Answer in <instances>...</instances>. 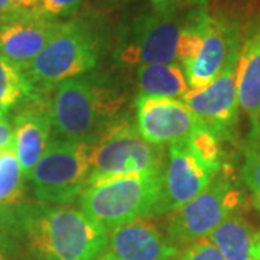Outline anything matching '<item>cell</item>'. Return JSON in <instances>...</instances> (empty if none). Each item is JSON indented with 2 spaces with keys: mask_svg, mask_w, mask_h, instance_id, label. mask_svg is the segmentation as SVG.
<instances>
[{
  "mask_svg": "<svg viewBox=\"0 0 260 260\" xmlns=\"http://www.w3.org/2000/svg\"><path fill=\"white\" fill-rule=\"evenodd\" d=\"M44 0H12V9L19 13H39Z\"/></svg>",
  "mask_w": 260,
  "mask_h": 260,
  "instance_id": "83f0119b",
  "label": "cell"
},
{
  "mask_svg": "<svg viewBox=\"0 0 260 260\" xmlns=\"http://www.w3.org/2000/svg\"><path fill=\"white\" fill-rule=\"evenodd\" d=\"M12 12H13L12 0H0V22L5 18H8Z\"/></svg>",
  "mask_w": 260,
  "mask_h": 260,
  "instance_id": "f1b7e54d",
  "label": "cell"
},
{
  "mask_svg": "<svg viewBox=\"0 0 260 260\" xmlns=\"http://www.w3.org/2000/svg\"><path fill=\"white\" fill-rule=\"evenodd\" d=\"M25 174L13 148L0 152V205L15 208L23 200Z\"/></svg>",
  "mask_w": 260,
  "mask_h": 260,
  "instance_id": "ffe728a7",
  "label": "cell"
},
{
  "mask_svg": "<svg viewBox=\"0 0 260 260\" xmlns=\"http://www.w3.org/2000/svg\"><path fill=\"white\" fill-rule=\"evenodd\" d=\"M242 198L229 169L221 167L195 198L169 213L168 239L179 247L208 237L220 224L237 213Z\"/></svg>",
  "mask_w": 260,
  "mask_h": 260,
  "instance_id": "52a82bcc",
  "label": "cell"
},
{
  "mask_svg": "<svg viewBox=\"0 0 260 260\" xmlns=\"http://www.w3.org/2000/svg\"><path fill=\"white\" fill-rule=\"evenodd\" d=\"M208 239L224 260H260V232L240 214H233Z\"/></svg>",
  "mask_w": 260,
  "mask_h": 260,
  "instance_id": "e0dca14e",
  "label": "cell"
},
{
  "mask_svg": "<svg viewBox=\"0 0 260 260\" xmlns=\"http://www.w3.org/2000/svg\"><path fill=\"white\" fill-rule=\"evenodd\" d=\"M123 97L93 75L61 83L49 102L52 138L93 145L114 123Z\"/></svg>",
  "mask_w": 260,
  "mask_h": 260,
  "instance_id": "7a4b0ae2",
  "label": "cell"
},
{
  "mask_svg": "<svg viewBox=\"0 0 260 260\" xmlns=\"http://www.w3.org/2000/svg\"><path fill=\"white\" fill-rule=\"evenodd\" d=\"M240 42L242 28L237 22L204 8L201 47L194 59L182 67L189 90H200L213 83L229 56L240 48Z\"/></svg>",
  "mask_w": 260,
  "mask_h": 260,
  "instance_id": "7c38bea8",
  "label": "cell"
},
{
  "mask_svg": "<svg viewBox=\"0 0 260 260\" xmlns=\"http://www.w3.org/2000/svg\"><path fill=\"white\" fill-rule=\"evenodd\" d=\"M179 247L149 218L123 224L109 233L97 260H174Z\"/></svg>",
  "mask_w": 260,
  "mask_h": 260,
  "instance_id": "9a60e30c",
  "label": "cell"
},
{
  "mask_svg": "<svg viewBox=\"0 0 260 260\" xmlns=\"http://www.w3.org/2000/svg\"><path fill=\"white\" fill-rule=\"evenodd\" d=\"M84 0H44L39 15L51 19L67 18L75 15L83 6Z\"/></svg>",
  "mask_w": 260,
  "mask_h": 260,
  "instance_id": "603a6c76",
  "label": "cell"
},
{
  "mask_svg": "<svg viewBox=\"0 0 260 260\" xmlns=\"http://www.w3.org/2000/svg\"><path fill=\"white\" fill-rule=\"evenodd\" d=\"M164 169L100 179L78 197L80 210L107 232L158 215Z\"/></svg>",
  "mask_w": 260,
  "mask_h": 260,
  "instance_id": "277c9868",
  "label": "cell"
},
{
  "mask_svg": "<svg viewBox=\"0 0 260 260\" xmlns=\"http://www.w3.org/2000/svg\"><path fill=\"white\" fill-rule=\"evenodd\" d=\"M19 242L32 260H97L109 232L81 210L45 203L15 207Z\"/></svg>",
  "mask_w": 260,
  "mask_h": 260,
  "instance_id": "6da1fadb",
  "label": "cell"
},
{
  "mask_svg": "<svg viewBox=\"0 0 260 260\" xmlns=\"http://www.w3.org/2000/svg\"><path fill=\"white\" fill-rule=\"evenodd\" d=\"M239 52L240 48L229 56L213 83L200 90H188L181 99L220 142L233 140L239 121L236 80Z\"/></svg>",
  "mask_w": 260,
  "mask_h": 260,
  "instance_id": "30bf717a",
  "label": "cell"
},
{
  "mask_svg": "<svg viewBox=\"0 0 260 260\" xmlns=\"http://www.w3.org/2000/svg\"><path fill=\"white\" fill-rule=\"evenodd\" d=\"M177 260H224L220 250L208 237L200 239L197 242L186 244L181 253H178Z\"/></svg>",
  "mask_w": 260,
  "mask_h": 260,
  "instance_id": "7402d4cb",
  "label": "cell"
},
{
  "mask_svg": "<svg viewBox=\"0 0 260 260\" xmlns=\"http://www.w3.org/2000/svg\"><path fill=\"white\" fill-rule=\"evenodd\" d=\"M207 3L208 0H152V5L155 9L172 10V12L205 8Z\"/></svg>",
  "mask_w": 260,
  "mask_h": 260,
  "instance_id": "484cf974",
  "label": "cell"
},
{
  "mask_svg": "<svg viewBox=\"0 0 260 260\" xmlns=\"http://www.w3.org/2000/svg\"><path fill=\"white\" fill-rule=\"evenodd\" d=\"M13 143V126L12 121L6 117H0V152L12 146Z\"/></svg>",
  "mask_w": 260,
  "mask_h": 260,
  "instance_id": "4316f807",
  "label": "cell"
},
{
  "mask_svg": "<svg viewBox=\"0 0 260 260\" xmlns=\"http://www.w3.org/2000/svg\"><path fill=\"white\" fill-rule=\"evenodd\" d=\"M164 146L149 143L132 123L117 120L90 149L87 184L100 179L160 171L165 167Z\"/></svg>",
  "mask_w": 260,
  "mask_h": 260,
  "instance_id": "5b68a950",
  "label": "cell"
},
{
  "mask_svg": "<svg viewBox=\"0 0 260 260\" xmlns=\"http://www.w3.org/2000/svg\"><path fill=\"white\" fill-rule=\"evenodd\" d=\"M0 237L19 240V223L15 208L0 205Z\"/></svg>",
  "mask_w": 260,
  "mask_h": 260,
  "instance_id": "d4e9b609",
  "label": "cell"
},
{
  "mask_svg": "<svg viewBox=\"0 0 260 260\" xmlns=\"http://www.w3.org/2000/svg\"><path fill=\"white\" fill-rule=\"evenodd\" d=\"M64 22L13 10L0 22V56L23 71L61 30Z\"/></svg>",
  "mask_w": 260,
  "mask_h": 260,
  "instance_id": "4fadbf2b",
  "label": "cell"
},
{
  "mask_svg": "<svg viewBox=\"0 0 260 260\" xmlns=\"http://www.w3.org/2000/svg\"><path fill=\"white\" fill-rule=\"evenodd\" d=\"M91 145L51 138L29 181L39 203L65 205L75 201L87 185Z\"/></svg>",
  "mask_w": 260,
  "mask_h": 260,
  "instance_id": "8992f818",
  "label": "cell"
},
{
  "mask_svg": "<svg viewBox=\"0 0 260 260\" xmlns=\"http://www.w3.org/2000/svg\"><path fill=\"white\" fill-rule=\"evenodd\" d=\"M0 260H32L25 246L16 239L0 237Z\"/></svg>",
  "mask_w": 260,
  "mask_h": 260,
  "instance_id": "cb8c5ba5",
  "label": "cell"
},
{
  "mask_svg": "<svg viewBox=\"0 0 260 260\" xmlns=\"http://www.w3.org/2000/svg\"><path fill=\"white\" fill-rule=\"evenodd\" d=\"M106 47L107 34L99 22L87 18L65 20L23 73L34 88L48 93L67 80L94 70Z\"/></svg>",
  "mask_w": 260,
  "mask_h": 260,
  "instance_id": "3957f363",
  "label": "cell"
},
{
  "mask_svg": "<svg viewBox=\"0 0 260 260\" xmlns=\"http://www.w3.org/2000/svg\"><path fill=\"white\" fill-rule=\"evenodd\" d=\"M243 179L249 186L256 208L260 211V121L251 124L250 133L244 145Z\"/></svg>",
  "mask_w": 260,
  "mask_h": 260,
  "instance_id": "44dd1931",
  "label": "cell"
},
{
  "mask_svg": "<svg viewBox=\"0 0 260 260\" xmlns=\"http://www.w3.org/2000/svg\"><path fill=\"white\" fill-rule=\"evenodd\" d=\"M179 12L153 9L135 18L120 32L114 59L126 67L178 62L182 28Z\"/></svg>",
  "mask_w": 260,
  "mask_h": 260,
  "instance_id": "ba28073f",
  "label": "cell"
},
{
  "mask_svg": "<svg viewBox=\"0 0 260 260\" xmlns=\"http://www.w3.org/2000/svg\"><path fill=\"white\" fill-rule=\"evenodd\" d=\"M38 93L22 70L0 56V117Z\"/></svg>",
  "mask_w": 260,
  "mask_h": 260,
  "instance_id": "d6986e66",
  "label": "cell"
},
{
  "mask_svg": "<svg viewBox=\"0 0 260 260\" xmlns=\"http://www.w3.org/2000/svg\"><path fill=\"white\" fill-rule=\"evenodd\" d=\"M236 80L239 106L256 124L260 121V13L251 16L242 30Z\"/></svg>",
  "mask_w": 260,
  "mask_h": 260,
  "instance_id": "2e32d148",
  "label": "cell"
},
{
  "mask_svg": "<svg viewBox=\"0 0 260 260\" xmlns=\"http://www.w3.org/2000/svg\"><path fill=\"white\" fill-rule=\"evenodd\" d=\"M136 127L143 139L158 146L192 139L207 129L182 100L145 94L136 100Z\"/></svg>",
  "mask_w": 260,
  "mask_h": 260,
  "instance_id": "8fae6325",
  "label": "cell"
},
{
  "mask_svg": "<svg viewBox=\"0 0 260 260\" xmlns=\"http://www.w3.org/2000/svg\"><path fill=\"white\" fill-rule=\"evenodd\" d=\"M49 102L47 93L41 91L15 109L12 148L26 179L52 138Z\"/></svg>",
  "mask_w": 260,
  "mask_h": 260,
  "instance_id": "5bb4252c",
  "label": "cell"
},
{
  "mask_svg": "<svg viewBox=\"0 0 260 260\" xmlns=\"http://www.w3.org/2000/svg\"><path fill=\"white\" fill-rule=\"evenodd\" d=\"M138 84L142 94L182 99L189 90L184 68L179 62L142 65L138 68Z\"/></svg>",
  "mask_w": 260,
  "mask_h": 260,
  "instance_id": "ac0fdd59",
  "label": "cell"
},
{
  "mask_svg": "<svg viewBox=\"0 0 260 260\" xmlns=\"http://www.w3.org/2000/svg\"><path fill=\"white\" fill-rule=\"evenodd\" d=\"M220 168L221 164L208 158L194 139L171 143L162 174L158 215L172 213L195 198L210 184Z\"/></svg>",
  "mask_w": 260,
  "mask_h": 260,
  "instance_id": "9c48e42d",
  "label": "cell"
}]
</instances>
